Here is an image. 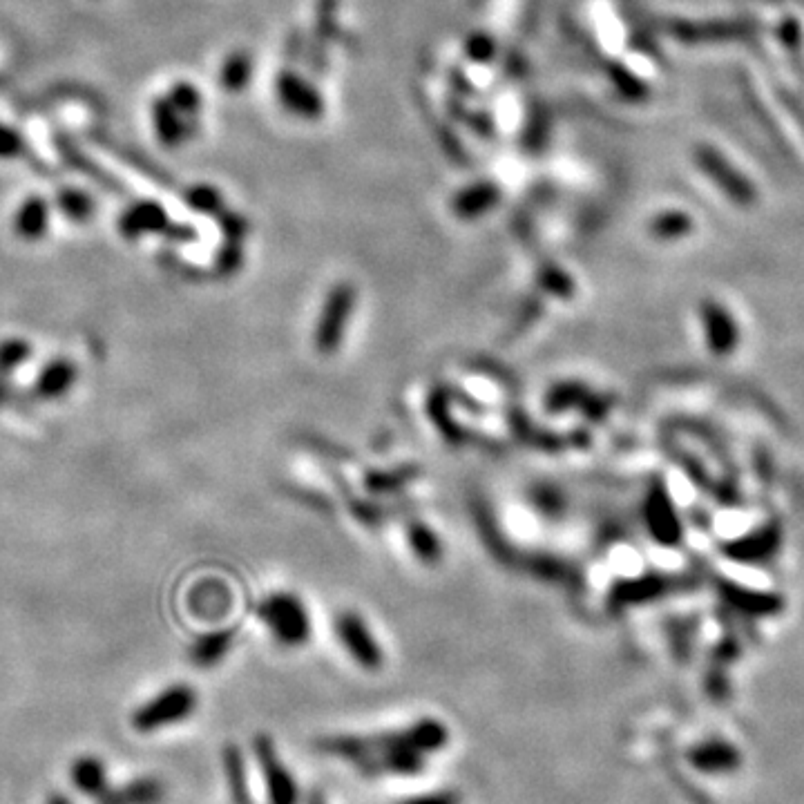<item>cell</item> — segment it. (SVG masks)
Segmentation results:
<instances>
[{
    "label": "cell",
    "mask_w": 804,
    "mask_h": 804,
    "mask_svg": "<svg viewBox=\"0 0 804 804\" xmlns=\"http://www.w3.org/2000/svg\"><path fill=\"white\" fill-rule=\"evenodd\" d=\"M30 353V342L23 338H9L0 342V376H12L18 367L25 365Z\"/></svg>",
    "instance_id": "5bb4252c"
},
{
    "label": "cell",
    "mask_w": 804,
    "mask_h": 804,
    "mask_svg": "<svg viewBox=\"0 0 804 804\" xmlns=\"http://www.w3.org/2000/svg\"><path fill=\"white\" fill-rule=\"evenodd\" d=\"M222 767L228 796L233 804H253V793L248 787V771L244 753L237 744H226L222 753Z\"/></svg>",
    "instance_id": "30bf717a"
},
{
    "label": "cell",
    "mask_w": 804,
    "mask_h": 804,
    "mask_svg": "<svg viewBox=\"0 0 804 804\" xmlns=\"http://www.w3.org/2000/svg\"><path fill=\"white\" fill-rule=\"evenodd\" d=\"M411 541H414V548L418 552V557H423L425 561H436L440 557V545L434 539L432 532H427L423 528H416L411 532Z\"/></svg>",
    "instance_id": "2e32d148"
},
{
    "label": "cell",
    "mask_w": 804,
    "mask_h": 804,
    "mask_svg": "<svg viewBox=\"0 0 804 804\" xmlns=\"http://www.w3.org/2000/svg\"><path fill=\"white\" fill-rule=\"evenodd\" d=\"M400 804H461V796L456 791H432L402 800Z\"/></svg>",
    "instance_id": "e0dca14e"
},
{
    "label": "cell",
    "mask_w": 804,
    "mask_h": 804,
    "mask_svg": "<svg viewBox=\"0 0 804 804\" xmlns=\"http://www.w3.org/2000/svg\"><path fill=\"white\" fill-rule=\"evenodd\" d=\"M253 751L266 787L268 804H300V787L291 769L282 762L275 742L268 735H255Z\"/></svg>",
    "instance_id": "3957f363"
},
{
    "label": "cell",
    "mask_w": 804,
    "mask_h": 804,
    "mask_svg": "<svg viewBox=\"0 0 804 804\" xmlns=\"http://www.w3.org/2000/svg\"><path fill=\"white\" fill-rule=\"evenodd\" d=\"M277 94H280L286 110L298 114V117L304 119L322 117L324 112L322 97L313 90V85L300 79V76H295L293 72H284L280 76V81H277Z\"/></svg>",
    "instance_id": "8992f818"
},
{
    "label": "cell",
    "mask_w": 804,
    "mask_h": 804,
    "mask_svg": "<svg viewBox=\"0 0 804 804\" xmlns=\"http://www.w3.org/2000/svg\"><path fill=\"white\" fill-rule=\"evenodd\" d=\"M197 693L188 684L168 686L157 693L150 702L139 706L132 715V726L139 733H152L166 726L188 720L197 708Z\"/></svg>",
    "instance_id": "6da1fadb"
},
{
    "label": "cell",
    "mask_w": 804,
    "mask_h": 804,
    "mask_svg": "<svg viewBox=\"0 0 804 804\" xmlns=\"http://www.w3.org/2000/svg\"><path fill=\"white\" fill-rule=\"evenodd\" d=\"M353 306H356V289L349 282L335 284L327 300H324L318 327H315V349L320 353L329 356L340 347L344 331L349 327Z\"/></svg>",
    "instance_id": "277c9868"
},
{
    "label": "cell",
    "mask_w": 804,
    "mask_h": 804,
    "mask_svg": "<svg viewBox=\"0 0 804 804\" xmlns=\"http://www.w3.org/2000/svg\"><path fill=\"white\" fill-rule=\"evenodd\" d=\"M467 56L476 63H490L496 54V45L487 34H472L465 43Z\"/></svg>",
    "instance_id": "9a60e30c"
},
{
    "label": "cell",
    "mask_w": 804,
    "mask_h": 804,
    "mask_svg": "<svg viewBox=\"0 0 804 804\" xmlns=\"http://www.w3.org/2000/svg\"><path fill=\"white\" fill-rule=\"evenodd\" d=\"M45 804H74L70 798L65 796V793H52L50 798H47Z\"/></svg>",
    "instance_id": "ffe728a7"
},
{
    "label": "cell",
    "mask_w": 804,
    "mask_h": 804,
    "mask_svg": "<svg viewBox=\"0 0 804 804\" xmlns=\"http://www.w3.org/2000/svg\"><path fill=\"white\" fill-rule=\"evenodd\" d=\"M688 760L695 767V771L706 775H726L735 773L740 767L742 755L735 746L726 744L722 740H708L704 744H697L688 753Z\"/></svg>",
    "instance_id": "52a82bcc"
},
{
    "label": "cell",
    "mask_w": 804,
    "mask_h": 804,
    "mask_svg": "<svg viewBox=\"0 0 804 804\" xmlns=\"http://www.w3.org/2000/svg\"><path fill=\"white\" fill-rule=\"evenodd\" d=\"M543 284H545V289H550L552 293H559V295H568L570 291H572V286H570V280H568V275L566 273H561L557 266H550V268H545L543 271Z\"/></svg>",
    "instance_id": "ac0fdd59"
},
{
    "label": "cell",
    "mask_w": 804,
    "mask_h": 804,
    "mask_svg": "<svg viewBox=\"0 0 804 804\" xmlns=\"http://www.w3.org/2000/svg\"><path fill=\"white\" fill-rule=\"evenodd\" d=\"M260 617L282 646H302L311 635L309 612L289 592H277L264 599L260 603Z\"/></svg>",
    "instance_id": "7a4b0ae2"
},
{
    "label": "cell",
    "mask_w": 804,
    "mask_h": 804,
    "mask_svg": "<svg viewBox=\"0 0 804 804\" xmlns=\"http://www.w3.org/2000/svg\"><path fill=\"white\" fill-rule=\"evenodd\" d=\"M76 365L67 358H54L43 367L41 376L36 378L34 396L41 400H59L76 382Z\"/></svg>",
    "instance_id": "9c48e42d"
},
{
    "label": "cell",
    "mask_w": 804,
    "mask_h": 804,
    "mask_svg": "<svg viewBox=\"0 0 804 804\" xmlns=\"http://www.w3.org/2000/svg\"><path fill=\"white\" fill-rule=\"evenodd\" d=\"M12 396H14L12 382H9L7 376H0V407L7 405V402L12 400Z\"/></svg>",
    "instance_id": "d6986e66"
},
{
    "label": "cell",
    "mask_w": 804,
    "mask_h": 804,
    "mask_svg": "<svg viewBox=\"0 0 804 804\" xmlns=\"http://www.w3.org/2000/svg\"><path fill=\"white\" fill-rule=\"evenodd\" d=\"M496 201H499V188L485 181V184H476L461 190L454 199V210L461 219H474L496 206Z\"/></svg>",
    "instance_id": "7c38bea8"
},
{
    "label": "cell",
    "mask_w": 804,
    "mask_h": 804,
    "mask_svg": "<svg viewBox=\"0 0 804 804\" xmlns=\"http://www.w3.org/2000/svg\"><path fill=\"white\" fill-rule=\"evenodd\" d=\"M166 798V784L157 778H134L119 787H108L99 804H161Z\"/></svg>",
    "instance_id": "ba28073f"
},
{
    "label": "cell",
    "mask_w": 804,
    "mask_h": 804,
    "mask_svg": "<svg viewBox=\"0 0 804 804\" xmlns=\"http://www.w3.org/2000/svg\"><path fill=\"white\" fill-rule=\"evenodd\" d=\"M70 780L74 782L76 791L97 800L110 787L105 764L99 758H94V755H83V758L74 760V764L70 767Z\"/></svg>",
    "instance_id": "8fae6325"
},
{
    "label": "cell",
    "mask_w": 804,
    "mask_h": 804,
    "mask_svg": "<svg viewBox=\"0 0 804 804\" xmlns=\"http://www.w3.org/2000/svg\"><path fill=\"white\" fill-rule=\"evenodd\" d=\"M233 633L231 630H215L199 637L193 646H190V662L199 668H213L226 657L231 650Z\"/></svg>",
    "instance_id": "4fadbf2b"
},
{
    "label": "cell",
    "mask_w": 804,
    "mask_h": 804,
    "mask_svg": "<svg viewBox=\"0 0 804 804\" xmlns=\"http://www.w3.org/2000/svg\"><path fill=\"white\" fill-rule=\"evenodd\" d=\"M335 633H338L342 646L356 659L358 666L365 670L382 668L385 655H382L378 641L369 633L365 619L356 615V612H342L338 621H335Z\"/></svg>",
    "instance_id": "5b68a950"
},
{
    "label": "cell",
    "mask_w": 804,
    "mask_h": 804,
    "mask_svg": "<svg viewBox=\"0 0 804 804\" xmlns=\"http://www.w3.org/2000/svg\"><path fill=\"white\" fill-rule=\"evenodd\" d=\"M306 804H327V798H324V793L320 791H311L309 798H306Z\"/></svg>",
    "instance_id": "44dd1931"
}]
</instances>
